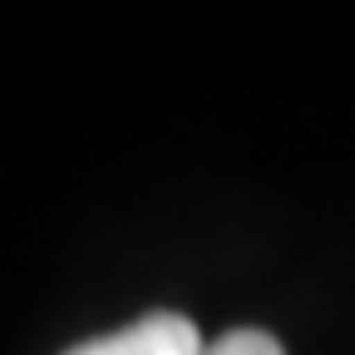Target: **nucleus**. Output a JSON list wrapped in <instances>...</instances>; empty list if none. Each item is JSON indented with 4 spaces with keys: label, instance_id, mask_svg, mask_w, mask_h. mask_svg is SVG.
<instances>
[{
    "label": "nucleus",
    "instance_id": "obj_1",
    "mask_svg": "<svg viewBox=\"0 0 355 355\" xmlns=\"http://www.w3.org/2000/svg\"><path fill=\"white\" fill-rule=\"evenodd\" d=\"M202 331L178 311H148L109 336H94L64 355H202Z\"/></svg>",
    "mask_w": 355,
    "mask_h": 355
},
{
    "label": "nucleus",
    "instance_id": "obj_2",
    "mask_svg": "<svg viewBox=\"0 0 355 355\" xmlns=\"http://www.w3.org/2000/svg\"><path fill=\"white\" fill-rule=\"evenodd\" d=\"M202 355H286L277 345V336H266V331H227V336H217L202 345Z\"/></svg>",
    "mask_w": 355,
    "mask_h": 355
}]
</instances>
